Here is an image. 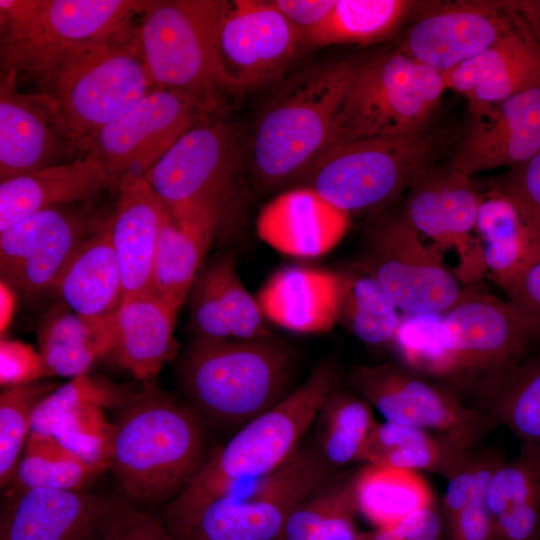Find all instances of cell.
Listing matches in <instances>:
<instances>
[{"instance_id":"obj_55","label":"cell","mask_w":540,"mask_h":540,"mask_svg":"<svg viewBox=\"0 0 540 540\" xmlns=\"http://www.w3.org/2000/svg\"><path fill=\"white\" fill-rule=\"evenodd\" d=\"M25 456L59 460L75 456L63 447L52 435L31 432L25 445Z\"/></svg>"},{"instance_id":"obj_33","label":"cell","mask_w":540,"mask_h":540,"mask_svg":"<svg viewBox=\"0 0 540 540\" xmlns=\"http://www.w3.org/2000/svg\"><path fill=\"white\" fill-rule=\"evenodd\" d=\"M473 451L444 434L385 421L375 426L361 462L427 471L448 480Z\"/></svg>"},{"instance_id":"obj_51","label":"cell","mask_w":540,"mask_h":540,"mask_svg":"<svg viewBox=\"0 0 540 540\" xmlns=\"http://www.w3.org/2000/svg\"><path fill=\"white\" fill-rule=\"evenodd\" d=\"M42 375L38 353L12 342H1V383L14 386L38 380Z\"/></svg>"},{"instance_id":"obj_30","label":"cell","mask_w":540,"mask_h":540,"mask_svg":"<svg viewBox=\"0 0 540 540\" xmlns=\"http://www.w3.org/2000/svg\"><path fill=\"white\" fill-rule=\"evenodd\" d=\"M177 312L152 294L122 301L115 315L113 352L136 379L151 380L175 356Z\"/></svg>"},{"instance_id":"obj_18","label":"cell","mask_w":540,"mask_h":540,"mask_svg":"<svg viewBox=\"0 0 540 540\" xmlns=\"http://www.w3.org/2000/svg\"><path fill=\"white\" fill-rule=\"evenodd\" d=\"M514 28L515 22L503 1L439 3L423 12L398 48L443 74L489 48Z\"/></svg>"},{"instance_id":"obj_12","label":"cell","mask_w":540,"mask_h":540,"mask_svg":"<svg viewBox=\"0 0 540 540\" xmlns=\"http://www.w3.org/2000/svg\"><path fill=\"white\" fill-rule=\"evenodd\" d=\"M365 251L354 263L370 274L398 309L411 314L445 313L465 290L424 245L421 235L402 214L384 213L369 226Z\"/></svg>"},{"instance_id":"obj_15","label":"cell","mask_w":540,"mask_h":540,"mask_svg":"<svg viewBox=\"0 0 540 540\" xmlns=\"http://www.w3.org/2000/svg\"><path fill=\"white\" fill-rule=\"evenodd\" d=\"M75 205L36 212L0 232L4 285L26 296L53 290L75 254L104 221L94 210Z\"/></svg>"},{"instance_id":"obj_16","label":"cell","mask_w":540,"mask_h":540,"mask_svg":"<svg viewBox=\"0 0 540 540\" xmlns=\"http://www.w3.org/2000/svg\"><path fill=\"white\" fill-rule=\"evenodd\" d=\"M481 194L471 177L435 166L408 190L400 213L421 235L431 238L436 249L454 248L461 266L458 278L479 280L486 272L476 224Z\"/></svg>"},{"instance_id":"obj_46","label":"cell","mask_w":540,"mask_h":540,"mask_svg":"<svg viewBox=\"0 0 540 540\" xmlns=\"http://www.w3.org/2000/svg\"><path fill=\"white\" fill-rule=\"evenodd\" d=\"M131 393L86 374L73 377L45 397L35 410L31 432L51 435L56 421L85 406L120 407Z\"/></svg>"},{"instance_id":"obj_48","label":"cell","mask_w":540,"mask_h":540,"mask_svg":"<svg viewBox=\"0 0 540 540\" xmlns=\"http://www.w3.org/2000/svg\"><path fill=\"white\" fill-rule=\"evenodd\" d=\"M94 540H176L163 523L130 503L114 500Z\"/></svg>"},{"instance_id":"obj_44","label":"cell","mask_w":540,"mask_h":540,"mask_svg":"<svg viewBox=\"0 0 540 540\" xmlns=\"http://www.w3.org/2000/svg\"><path fill=\"white\" fill-rule=\"evenodd\" d=\"M356 512L355 475L333 477L291 511L275 540H311L333 519Z\"/></svg>"},{"instance_id":"obj_19","label":"cell","mask_w":540,"mask_h":540,"mask_svg":"<svg viewBox=\"0 0 540 540\" xmlns=\"http://www.w3.org/2000/svg\"><path fill=\"white\" fill-rule=\"evenodd\" d=\"M17 76L1 69V181L56 165L62 154L77 150L54 101L42 92H19Z\"/></svg>"},{"instance_id":"obj_29","label":"cell","mask_w":540,"mask_h":540,"mask_svg":"<svg viewBox=\"0 0 540 540\" xmlns=\"http://www.w3.org/2000/svg\"><path fill=\"white\" fill-rule=\"evenodd\" d=\"M53 291L69 309L89 319H112L123 301L122 274L110 217L84 242Z\"/></svg>"},{"instance_id":"obj_45","label":"cell","mask_w":540,"mask_h":540,"mask_svg":"<svg viewBox=\"0 0 540 540\" xmlns=\"http://www.w3.org/2000/svg\"><path fill=\"white\" fill-rule=\"evenodd\" d=\"M51 435L85 463L103 471L110 467L115 426L105 417L103 408L89 405L63 415Z\"/></svg>"},{"instance_id":"obj_53","label":"cell","mask_w":540,"mask_h":540,"mask_svg":"<svg viewBox=\"0 0 540 540\" xmlns=\"http://www.w3.org/2000/svg\"><path fill=\"white\" fill-rule=\"evenodd\" d=\"M271 4L297 30L305 45L308 35L329 15L336 0H273Z\"/></svg>"},{"instance_id":"obj_50","label":"cell","mask_w":540,"mask_h":540,"mask_svg":"<svg viewBox=\"0 0 540 540\" xmlns=\"http://www.w3.org/2000/svg\"><path fill=\"white\" fill-rule=\"evenodd\" d=\"M445 524L435 504L387 528L360 533V540H442Z\"/></svg>"},{"instance_id":"obj_57","label":"cell","mask_w":540,"mask_h":540,"mask_svg":"<svg viewBox=\"0 0 540 540\" xmlns=\"http://www.w3.org/2000/svg\"><path fill=\"white\" fill-rule=\"evenodd\" d=\"M535 540H540V524H539V528H538V532H537Z\"/></svg>"},{"instance_id":"obj_10","label":"cell","mask_w":540,"mask_h":540,"mask_svg":"<svg viewBox=\"0 0 540 540\" xmlns=\"http://www.w3.org/2000/svg\"><path fill=\"white\" fill-rule=\"evenodd\" d=\"M446 89L442 73L399 48L357 65L325 148L421 132Z\"/></svg>"},{"instance_id":"obj_2","label":"cell","mask_w":540,"mask_h":540,"mask_svg":"<svg viewBox=\"0 0 540 540\" xmlns=\"http://www.w3.org/2000/svg\"><path fill=\"white\" fill-rule=\"evenodd\" d=\"M114 426L110 468L131 501L170 502L206 460L198 411L150 380L120 406Z\"/></svg>"},{"instance_id":"obj_31","label":"cell","mask_w":540,"mask_h":540,"mask_svg":"<svg viewBox=\"0 0 540 540\" xmlns=\"http://www.w3.org/2000/svg\"><path fill=\"white\" fill-rule=\"evenodd\" d=\"M492 540H535L540 524V446L522 443L487 487Z\"/></svg>"},{"instance_id":"obj_11","label":"cell","mask_w":540,"mask_h":540,"mask_svg":"<svg viewBox=\"0 0 540 540\" xmlns=\"http://www.w3.org/2000/svg\"><path fill=\"white\" fill-rule=\"evenodd\" d=\"M333 471L317 450L299 446L249 487H234L205 506L180 540H275L291 511Z\"/></svg>"},{"instance_id":"obj_17","label":"cell","mask_w":540,"mask_h":540,"mask_svg":"<svg viewBox=\"0 0 540 540\" xmlns=\"http://www.w3.org/2000/svg\"><path fill=\"white\" fill-rule=\"evenodd\" d=\"M305 43L270 1L228 2L219 46L235 94L277 79Z\"/></svg>"},{"instance_id":"obj_42","label":"cell","mask_w":540,"mask_h":540,"mask_svg":"<svg viewBox=\"0 0 540 540\" xmlns=\"http://www.w3.org/2000/svg\"><path fill=\"white\" fill-rule=\"evenodd\" d=\"M503 460L494 450L478 473L462 471L447 481L441 505L447 540H492L487 487Z\"/></svg>"},{"instance_id":"obj_3","label":"cell","mask_w":540,"mask_h":540,"mask_svg":"<svg viewBox=\"0 0 540 540\" xmlns=\"http://www.w3.org/2000/svg\"><path fill=\"white\" fill-rule=\"evenodd\" d=\"M356 66L340 60L305 69L284 83L248 147L246 165L259 190L300 181L327 145Z\"/></svg>"},{"instance_id":"obj_14","label":"cell","mask_w":540,"mask_h":540,"mask_svg":"<svg viewBox=\"0 0 540 540\" xmlns=\"http://www.w3.org/2000/svg\"><path fill=\"white\" fill-rule=\"evenodd\" d=\"M194 102L154 89L84 145L105 166L115 190L142 178L193 125L208 117Z\"/></svg>"},{"instance_id":"obj_7","label":"cell","mask_w":540,"mask_h":540,"mask_svg":"<svg viewBox=\"0 0 540 540\" xmlns=\"http://www.w3.org/2000/svg\"><path fill=\"white\" fill-rule=\"evenodd\" d=\"M208 116L144 175L180 228L224 231L238 216L244 151L233 124Z\"/></svg>"},{"instance_id":"obj_27","label":"cell","mask_w":540,"mask_h":540,"mask_svg":"<svg viewBox=\"0 0 540 540\" xmlns=\"http://www.w3.org/2000/svg\"><path fill=\"white\" fill-rule=\"evenodd\" d=\"M116 191L117 206L110 222L123 300L151 295L155 252L168 210L143 177L122 183Z\"/></svg>"},{"instance_id":"obj_47","label":"cell","mask_w":540,"mask_h":540,"mask_svg":"<svg viewBox=\"0 0 540 540\" xmlns=\"http://www.w3.org/2000/svg\"><path fill=\"white\" fill-rule=\"evenodd\" d=\"M102 472L76 456L49 460L24 455L13 478V494L29 488L81 491Z\"/></svg>"},{"instance_id":"obj_22","label":"cell","mask_w":540,"mask_h":540,"mask_svg":"<svg viewBox=\"0 0 540 540\" xmlns=\"http://www.w3.org/2000/svg\"><path fill=\"white\" fill-rule=\"evenodd\" d=\"M187 300V325L195 337L249 340L272 336L256 297L237 273L232 253L203 264Z\"/></svg>"},{"instance_id":"obj_34","label":"cell","mask_w":540,"mask_h":540,"mask_svg":"<svg viewBox=\"0 0 540 540\" xmlns=\"http://www.w3.org/2000/svg\"><path fill=\"white\" fill-rule=\"evenodd\" d=\"M148 0H41L46 38L55 54L107 39L131 25Z\"/></svg>"},{"instance_id":"obj_38","label":"cell","mask_w":540,"mask_h":540,"mask_svg":"<svg viewBox=\"0 0 540 540\" xmlns=\"http://www.w3.org/2000/svg\"><path fill=\"white\" fill-rule=\"evenodd\" d=\"M419 2L336 0L327 18L306 38V45L369 44L391 35Z\"/></svg>"},{"instance_id":"obj_32","label":"cell","mask_w":540,"mask_h":540,"mask_svg":"<svg viewBox=\"0 0 540 540\" xmlns=\"http://www.w3.org/2000/svg\"><path fill=\"white\" fill-rule=\"evenodd\" d=\"M114 322L115 317L85 318L64 303L52 307L38 329L43 377L86 374L98 359L114 350Z\"/></svg>"},{"instance_id":"obj_43","label":"cell","mask_w":540,"mask_h":540,"mask_svg":"<svg viewBox=\"0 0 540 540\" xmlns=\"http://www.w3.org/2000/svg\"><path fill=\"white\" fill-rule=\"evenodd\" d=\"M56 389L51 382L32 381L8 386L0 395V483L11 482L20 454L32 430L40 402Z\"/></svg>"},{"instance_id":"obj_21","label":"cell","mask_w":540,"mask_h":540,"mask_svg":"<svg viewBox=\"0 0 540 540\" xmlns=\"http://www.w3.org/2000/svg\"><path fill=\"white\" fill-rule=\"evenodd\" d=\"M513 20L515 28L510 33L443 73L446 88L468 99L471 115L540 87V44Z\"/></svg>"},{"instance_id":"obj_52","label":"cell","mask_w":540,"mask_h":540,"mask_svg":"<svg viewBox=\"0 0 540 540\" xmlns=\"http://www.w3.org/2000/svg\"><path fill=\"white\" fill-rule=\"evenodd\" d=\"M510 302L540 334V259L502 289Z\"/></svg>"},{"instance_id":"obj_49","label":"cell","mask_w":540,"mask_h":540,"mask_svg":"<svg viewBox=\"0 0 540 540\" xmlns=\"http://www.w3.org/2000/svg\"><path fill=\"white\" fill-rule=\"evenodd\" d=\"M491 187L517 202L540 228V152L528 162L510 168Z\"/></svg>"},{"instance_id":"obj_56","label":"cell","mask_w":540,"mask_h":540,"mask_svg":"<svg viewBox=\"0 0 540 540\" xmlns=\"http://www.w3.org/2000/svg\"><path fill=\"white\" fill-rule=\"evenodd\" d=\"M354 515L342 516L330 521L311 540H360L356 531Z\"/></svg>"},{"instance_id":"obj_23","label":"cell","mask_w":540,"mask_h":540,"mask_svg":"<svg viewBox=\"0 0 540 540\" xmlns=\"http://www.w3.org/2000/svg\"><path fill=\"white\" fill-rule=\"evenodd\" d=\"M113 503L82 491L25 489L2 513L0 540H92Z\"/></svg>"},{"instance_id":"obj_54","label":"cell","mask_w":540,"mask_h":540,"mask_svg":"<svg viewBox=\"0 0 540 540\" xmlns=\"http://www.w3.org/2000/svg\"><path fill=\"white\" fill-rule=\"evenodd\" d=\"M512 17L540 44V0H504Z\"/></svg>"},{"instance_id":"obj_4","label":"cell","mask_w":540,"mask_h":540,"mask_svg":"<svg viewBox=\"0 0 540 540\" xmlns=\"http://www.w3.org/2000/svg\"><path fill=\"white\" fill-rule=\"evenodd\" d=\"M293 350L273 336L195 337L179 364L191 405L223 426L242 427L292 391Z\"/></svg>"},{"instance_id":"obj_40","label":"cell","mask_w":540,"mask_h":540,"mask_svg":"<svg viewBox=\"0 0 540 540\" xmlns=\"http://www.w3.org/2000/svg\"><path fill=\"white\" fill-rule=\"evenodd\" d=\"M339 274V323L366 344L377 346L393 341L401 318L389 295L355 264Z\"/></svg>"},{"instance_id":"obj_36","label":"cell","mask_w":540,"mask_h":540,"mask_svg":"<svg viewBox=\"0 0 540 540\" xmlns=\"http://www.w3.org/2000/svg\"><path fill=\"white\" fill-rule=\"evenodd\" d=\"M215 236L216 233L207 228L176 226L168 212L161 225L154 257L152 294L178 311L188 299Z\"/></svg>"},{"instance_id":"obj_37","label":"cell","mask_w":540,"mask_h":540,"mask_svg":"<svg viewBox=\"0 0 540 540\" xmlns=\"http://www.w3.org/2000/svg\"><path fill=\"white\" fill-rule=\"evenodd\" d=\"M475 402L522 443L540 446V351L522 359Z\"/></svg>"},{"instance_id":"obj_13","label":"cell","mask_w":540,"mask_h":540,"mask_svg":"<svg viewBox=\"0 0 540 540\" xmlns=\"http://www.w3.org/2000/svg\"><path fill=\"white\" fill-rule=\"evenodd\" d=\"M350 382L385 421L444 434L470 450L497 426L454 391L407 366H357Z\"/></svg>"},{"instance_id":"obj_35","label":"cell","mask_w":540,"mask_h":540,"mask_svg":"<svg viewBox=\"0 0 540 540\" xmlns=\"http://www.w3.org/2000/svg\"><path fill=\"white\" fill-rule=\"evenodd\" d=\"M357 510L376 528H387L435 504L417 471L367 464L355 475Z\"/></svg>"},{"instance_id":"obj_5","label":"cell","mask_w":540,"mask_h":540,"mask_svg":"<svg viewBox=\"0 0 540 540\" xmlns=\"http://www.w3.org/2000/svg\"><path fill=\"white\" fill-rule=\"evenodd\" d=\"M55 103L76 149L155 89L132 25L63 48L35 80Z\"/></svg>"},{"instance_id":"obj_9","label":"cell","mask_w":540,"mask_h":540,"mask_svg":"<svg viewBox=\"0 0 540 540\" xmlns=\"http://www.w3.org/2000/svg\"><path fill=\"white\" fill-rule=\"evenodd\" d=\"M440 328L442 347L429 378L475 401L540 340L510 302L472 291L444 313Z\"/></svg>"},{"instance_id":"obj_28","label":"cell","mask_w":540,"mask_h":540,"mask_svg":"<svg viewBox=\"0 0 540 540\" xmlns=\"http://www.w3.org/2000/svg\"><path fill=\"white\" fill-rule=\"evenodd\" d=\"M476 233L486 272L501 289L540 259V228L495 188L481 195Z\"/></svg>"},{"instance_id":"obj_41","label":"cell","mask_w":540,"mask_h":540,"mask_svg":"<svg viewBox=\"0 0 540 540\" xmlns=\"http://www.w3.org/2000/svg\"><path fill=\"white\" fill-rule=\"evenodd\" d=\"M1 69L36 80L55 52L41 15V0H0Z\"/></svg>"},{"instance_id":"obj_6","label":"cell","mask_w":540,"mask_h":540,"mask_svg":"<svg viewBox=\"0 0 540 540\" xmlns=\"http://www.w3.org/2000/svg\"><path fill=\"white\" fill-rule=\"evenodd\" d=\"M229 1L148 0L138 41L155 89L194 102L209 116L235 94L220 54L219 34Z\"/></svg>"},{"instance_id":"obj_26","label":"cell","mask_w":540,"mask_h":540,"mask_svg":"<svg viewBox=\"0 0 540 540\" xmlns=\"http://www.w3.org/2000/svg\"><path fill=\"white\" fill-rule=\"evenodd\" d=\"M340 274L312 267L274 272L256 299L264 317L290 331L326 333L339 323Z\"/></svg>"},{"instance_id":"obj_20","label":"cell","mask_w":540,"mask_h":540,"mask_svg":"<svg viewBox=\"0 0 540 540\" xmlns=\"http://www.w3.org/2000/svg\"><path fill=\"white\" fill-rule=\"evenodd\" d=\"M540 152V87L471 115L448 166L467 176L513 168Z\"/></svg>"},{"instance_id":"obj_24","label":"cell","mask_w":540,"mask_h":540,"mask_svg":"<svg viewBox=\"0 0 540 540\" xmlns=\"http://www.w3.org/2000/svg\"><path fill=\"white\" fill-rule=\"evenodd\" d=\"M349 226V213L307 186L278 195L260 210L256 220L262 241L283 254L306 258L331 251Z\"/></svg>"},{"instance_id":"obj_8","label":"cell","mask_w":540,"mask_h":540,"mask_svg":"<svg viewBox=\"0 0 540 540\" xmlns=\"http://www.w3.org/2000/svg\"><path fill=\"white\" fill-rule=\"evenodd\" d=\"M454 141L451 131L429 126L407 136L333 144L300 181L349 214L381 208L437 166Z\"/></svg>"},{"instance_id":"obj_1","label":"cell","mask_w":540,"mask_h":540,"mask_svg":"<svg viewBox=\"0 0 540 540\" xmlns=\"http://www.w3.org/2000/svg\"><path fill=\"white\" fill-rule=\"evenodd\" d=\"M337 388L336 367L323 361L277 405L240 427L168 502L160 521L174 538L180 540L209 503L283 464L299 448L321 407Z\"/></svg>"},{"instance_id":"obj_25","label":"cell","mask_w":540,"mask_h":540,"mask_svg":"<svg viewBox=\"0 0 540 540\" xmlns=\"http://www.w3.org/2000/svg\"><path fill=\"white\" fill-rule=\"evenodd\" d=\"M114 189L103 163L92 153L73 161L15 176L0 183V232L36 212L87 203Z\"/></svg>"},{"instance_id":"obj_39","label":"cell","mask_w":540,"mask_h":540,"mask_svg":"<svg viewBox=\"0 0 540 540\" xmlns=\"http://www.w3.org/2000/svg\"><path fill=\"white\" fill-rule=\"evenodd\" d=\"M314 423H318L317 452L336 469L361 462L378 422L365 399L337 388L321 407Z\"/></svg>"}]
</instances>
